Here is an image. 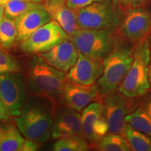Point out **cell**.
Returning <instances> with one entry per match:
<instances>
[{"mask_svg": "<svg viewBox=\"0 0 151 151\" xmlns=\"http://www.w3.org/2000/svg\"><path fill=\"white\" fill-rule=\"evenodd\" d=\"M112 29H79L70 39L78 52L104 59L120 37Z\"/></svg>", "mask_w": 151, "mask_h": 151, "instance_id": "6", "label": "cell"}, {"mask_svg": "<svg viewBox=\"0 0 151 151\" xmlns=\"http://www.w3.org/2000/svg\"><path fill=\"white\" fill-rule=\"evenodd\" d=\"M27 1H32V2H35V3H43V0H27Z\"/></svg>", "mask_w": 151, "mask_h": 151, "instance_id": "35", "label": "cell"}, {"mask_svg": "<svg viewBox=\"0 0 151 151\" xmlns=\"http://www.w3.org/2000/svg\"><path fill=\"white\" fill-rule=\"evenodd\" d=\"M43 4L52 20L58 22L69 37L80 29L77 23V11L69 8L66 1L46 2Z\"/></svg>", "mask_w": 151, "mask_h": 151, "instance_id": "17", "label": "cell"}, {"mask_svg": "<svg viewBox=\"0 0 151 151\" xmlns=\"http://www.w3.org/2000/svg\"><path fill=\"white\" fill-rule=\"evenodd\" d=\"M41 144L30 139H25L21 151H36L39 150Z\"/></svg>", "mask_w": 151, "mask_h": 151, "instance_id": "27", "label": "cell"}, {"mask_svg": "<svg viewBox=\"0 0 151 151\" xmlns=\"http://www.w3.org/2000/svg\"><path fill=\"white\" fill-rule=\"evenodd\" d=\"M25 78L28 90L35 97L48 99L55 105L69 82L67 73L49 65L39 55H34L27 62Z\"/></svg>", "mask_w": 151, "mask_h": 151, "instance_id": "1", "label": "cell"}, {"mask_svg": "<svg viewBox=\"0 0 151 151\" xmlns=\"http://www.w3.org/2000/svg\"><path fill=\"white\" fill-rule=\"evenodd\" d=\"M124 120L134 129L142 132L151 139V118L145 109H137L126 116Z\"/></svg>", "mask_w": 151, "mask_h": 151, "instance_id": "20", "label": "cell"}, {"mask_svg": "<svg viewBox=\"0 0 151 151\" xmlns=\"http://www.w3.org/2000/svg\"><path fill=\"white\" fill-rule=\"evenodd\" d=\"M17 35L15 20L4 16L0 20V46L6 50L12 48L17 39Z\"/></svg>", "mask_w": 151, "mask_h": 151, "instance_id": "22", "label": "cell"}, {"mask_svg": "<svg viewBox=\"0 0 151 151\" xmlns=\"http://www.w3.org/2000/svg\"><path fill=\"white\" fill-rule=\"evenodd\" d=\"M10 114H9L8 110L6 108L5 105L4 104L1 99H0V122L8 121L10 118Z\"/></svg>", "mask_w": 151, "mask_h": 151, "instance_id": "28", "label": "cell"}, {"mask_svg": "<svg viewBox=\"0 0 151 151\" xmlns=\"http://www.w3.org/2000/svg\"><path fill=\"white\" fill-rule=\"evenodd\" d=\"M148 76L149 87H150V88L151 89V52H150V61H149V65H148Z\"/></svg>", "mask_w": 151, "mask_h": 151, "instance_id": "30", "label": "cell"}, {"mask_svg": "<svg viewBox=\"0 0 151 151\" xmlns=\"http://www.w3.org/2000/svg\"><path fill=\"white\" fill-rule=\"evenodd\" d=\"M36 97L25 101L16 120L19 131L25 139L41 145L51 137L56 105L48 99Z\"/></svg>", "mask_w": 151, "mask_h": 151, "instance_id": "2", "label": "cell"}, {"mask_svg": "<svg viewBox=\"0 0 151 151\" xmlns=\"http://www.w3.org/2000/svg\"><path fill=\"white\" fill-rule=\"evenodd\" d=\"M134 43L118 38L111 52L103 59L104 69L97 83L101 95L116 91L133 61Z\"/></svg>", "mask_w": 151, "mask_h": 151, "instance_id": "3", "label": "cell"}, {"mask_svg": "<svg viewBox=\"0 0 151 151\" xmlns=\"http://www.w3.org/2000/svg\"><path fill=\"white\" fill-rule=\"evenodd\" d=\"M145 0H123L122 3L126 6H135L142 3Z\"/></svg>", "mask_w": 151, "mask_h": 151, "instance_id": "29", "label": "cell"}, {"mask_svg": "<svg viewBox=\"0 0 151 151\" xmlns=\"http://www.w3.org/2000/svg\"><path fill=\"white\" fill-rule=\"evenodd\" d=\"M67 39H70L69 36L58 22L52 20L22 41L20 49L27 54L40 55Z\"/></svg>", "mask_w": 151, "mask_h": 151, "instance_id": "8", "label": "cell"}, {"mask_svg": "<svg viewBox=\"0 0 151 151\" xmlns=\"http://www.w3.org/2000/svg\"><path fill=\"white\" fill-rule=\"evenodd\" d=\"M66 1V0H43V2H52V1Z\"/></svg>", "mask_w": 151, "mask_h": 151, "instance_id": "34", "label": "cell"}, {"mask_svg": "<svg viewBox=\"0 0 151 151\" xmlns=\"http://www.w3.org/2000/svg\"><path fill=\"white\" fill-rule=\"evenodd\" d=\"M81 120L85 139L93 146H97L109 132L100 101H94L87 106L81 113Z\"/></svg>", "mask_w": 151, "mask_h": 151, "instance_id": "11", "label": "cell"}, {"mask_svg": "<svg viewBox=\"0 0 151 151\" xmlns=\"http://www.w3.org/2000/svg\"><path fill=\"white\" fill-rule=\"evenodd\" d=\"M72 137H84L81 114L65 104L56 105L51 132L52 139L58 140Z\"/></svg>", "mask_w": 151, "mask_h": 151, "instance_id": "12", "label": "cell"}, {"mask_svg": "<svg viewBox=\"0 0 151 151\" xmlns=\"http://www.w3.org/2000/svg\"><path fill=\"white\" fill-rule=\"evenodd\" d=\"M9 1V0H0V5L4 7V6L8 3Z\"/></svg>", "mask_w": 151, "mask_h": 151, "instance_id": "33", "label": "cell"}, {"mask_svg": "<svg viewBox=\"0 0 151 151\" xmlns=\"http://www.w3.org/2000/svg\"><path fill=\"white\" fill-rule=\"evenodd\" d=\"M43 6L44 4H43L32 2L27 0H9L4 6V16L15 20L28 11Z\"/></svg>", "mask_w": 151, "mask_h": 151, "instance_id": "23", "label": "cell"}, {"mask_svg": "<svg viewBox=\"0 0 151 151\" xmlns=\"http://www.w3.org/2000/svg\"><path fill=\"white\" fill-rule=\"evenodd\" d=\"M39 55L49 65L67 73L76 62L78 52L71 39H67Z\"/></svg>", "mask_w": 151, "mask_h": 151, "instance_id": "15", "label": "cell"}, {"mask_svg": "<svg viewBox=\"0 0 151 151\" xmlns=\"http://www.w3.org/2000/svg\"><path fill=\"white\" fill-rule=\"evenodd\" d=\"M145 110L146 111V112L149 115V116L151 118V99L147 102L146 106H145Z\"/></svg>", "mask_w": 151, "mask_h": 151, "instance_id": "31", "label": "cell"}, {"mask_svg": "<svg viewBox=\"0 0 151 151\" xmlns=\"http://www.w3.org/2000/svg\"><path fill=\"white\" fill-rule=\"evenodd\" d=\"M151 48L148 39L134 43L133 61L118 91L129 98L142 96L149 90L148 65Z\"/></svg>", "mask_w": 151, "mask_h": 151, "instance_id": "4", "label": "cell"}, {"mask_svg": "<svg viewBox=\"0 0 151 151\" xmlns=\"http://www.w3.org/2000/svg\"><path fill=\"white\" fill-rule=\"evenodd\" d=\"M124 136L129 143L132 150L151 151V139L142 132L134 129L127 123L124 130Z\"/></svg>", "mask_w": 151, "mask_h": 151, "instance_id": "19", "label": "cell"}, {"mask_svg": "<svg viewBox=\"0 0 151 151\" xmlns=\"http://www.w3.org/2000/svg\"><path fill=\"white\" fill-rule=\"evenodd\" d=\"M24 140L18 127L12 122L0 123V151H21Z\"/></svg>", "mask_w": 151, "mask_h": 151, "instance_id": "18", "label": "cell"}, {"mask_svg": "<svg viewBox=\"0 0 151 151\" xmlns=\"http://www.w3.org/2000/svg\"><path fill=\"white\" fill-rule=\"evenodd\" d=\"M112 1L114 3H116V4H122L123 0H112Z\"/></svg>", "mask_w": 151, "mask_h": 151, "instance_id": "36", "label": "cell"}, {"mask_svg": "<svg viewBox=\"0 0 151 151\" xmlns=\"http://www.w3.org/2000/svg\"><path fill=\"white\" fill-rule=\"evenodd\" d=\"M22 68L18 60L0 46V74L8 72H21Z\"/></svg>", "mask_w": 151, "mask_h": 151, "instance_id": "25", "label": "cell"}, {"mask_svg": "<svg viewBox=\"0 0 151 151\" xmlns=\"http://www.w3.org/2000/svg\"><path fill=\"white\" fill-rule=\"evenodd\" d=\"M100 94L98 83L83 85L68 82L62 99L65 104L81 112L90 103L97 101Z\"/></svg>", "mask_w": 151, "mask_h": 151, "instance_id": "14", "label": "cell"}, {"mask_svg": "<svg viewBox=\"0 0 151 151\" xmlns=\"http://www.w3.org/2000/svg\"><path fill=\"white\" fill-rule=\"evenodd\" d=\"M101 1H103V0H66V4L69 8L77 11L88 6L92 4Z\"/></svg>", "mask_w": 151, "mask_h": 151, "instance_id": "26", "label": "cell"}, {"mask_svg": "<svg viewBox=\"0 0 151 151\" xmlns=\"http://www.w3.org/2000/svg\"><path fill=\"white\" fill-rule=\"evenodd\" d=\"M27 83L21 72L0 74V99L11 116H18L27 101Z\"/></svg>", "mask_w": 151, "mask_h": 151, "instance_id": "7", "label": "cell"}, {"mask_svg": "<svg viewBox=\"0 0 151 151\" xmlns=\"http://www.w3.org/2000/svg\"><path fill=\"white\" fill-rule=\"evenodd\" d=\"M97 148L101 151H129L132 150L124 136L108 133L97 143Z\"/></svg>", "mask_w": 151, "mask_h": 151, "instance_id": "21", "label": "cell"}, {"mask_svg": "<svg viewBox=\"0 0 151 151\" xmlns=\"http://www.w3.org/2000/svg\"><path fill=\"white\" fill-rule=\"evenodd\" d=\"M151 32V14L140 8L129 9L123 16L118 35L133 43L148 39Z\"/></svg>", "mask_w": 151, "mask_h": 151, "instance_id": "10", "label": "cell"}, {"mask_svg": "<svg viewBox=\"0 0 151 151\" xmlns=\"http://www.w3.org/2000/svg\"><path fill=\"white\" fill-rule=\"evenodd\" d=\"M103 69V59L78 52L77 61L67 73V78L69 82L73 83L92 84L100 78Z\"/></svg>", "mask_w": 151, "mask_h": 151, "instance_id": "13", "label": "cell"}, {"mask_svg": "<svg viewBox=\"0 0 151 151\" xmlns=\"http://www.w3.org/2000/svg\"><path fill=\"white\" fill-rule=\"evenodd\" d=\"M90 148L84 137H72L58 139L52 146L55 151H86Z\"/></svg>", "mask_w": 151, "mask_h": 151, "instance_id": "24", "label": "cell"}, {"mask_svg": "<svg viewBox=\"0 0 151 151\" xmlns=\"http://www.w3.org/2000/svg\"><path fill=\"white\" fill-rule=\"evenodd\" d=\"M123 14L112 0H103L77 10V23L80 29L116 30Z\"/></svg>", "mask_w": 151, "mask_h": 151, "instance_id": "5", "label": "cell"}, {"mask_svg": "<svg viewBox=\"0 0 151 151\" xmlns=\"http://www.w3.org/2000/svg\"><path fill=\"white\" fill-rule=\"evenodd\" d=\"M14 20L18 32L16 40L22 42L39 27L51 21L52 18L44 6L28 11Z\"/></svg>", "mask_w": 151, "mask_h": 151, "instance_id": "16", "label": "cell"}, {"mask_svg": "<svg viewBox=\"0 0 151 151\" xmlns=\"http://www.w3.org/2000/svg\"><path fill=\"white\" fill-rule=\"evenodd\" d=\"M4 16V7L0 5V20Z\"/></svg>", "mask_w": 151, "mask_h": 151, "instance_id": "32", "label": "cell"}, {"mask_svg": "<svg viewBox=\"0 0 151 151\" xmlns=\"http://www.w3.org/2000/svg\"><path fill=\"white\" fill-rule=\"evenodd\" d=\"M149 37H150V40H149V41H150V43H151V32H150V36H149Z\"/></svg>", "mask_w": 151, "mask_h": 151, "instance_id": "37", "label": "cell"}, {"mask_svg": "<svg viewBox=\"0 0 151 151\" xmlns=\"http://www.w3.org/2000/svg\"><path fill=\"white\" fill-rule=\"evenodd\" d=\"M103 113L111 133L124 136L126 127L125 116L133 111L129 99L121 92L116 91L103 95Z\"/></svg>", "mask_w": 151, "mask_h": 151, "instance_id": "9", "label": "cell"}]
</instances>
